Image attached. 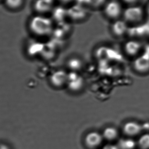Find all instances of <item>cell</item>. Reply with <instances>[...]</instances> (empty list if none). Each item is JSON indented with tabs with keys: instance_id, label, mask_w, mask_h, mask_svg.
Returning <instances> with one entry per match:
<instances>
[{
	"instance_id": "7402d4cb",
	"label": "cell",
	"mask_w": 149,
	"mask_h": 149,
	"mask_svg": "<svg viewBox=\"0 0 149 149\" xmlns=\"http://www.w3.org/2000/svg\"><path fill=\"white\" fill-rule=\"evenodd\" d=\"M148 17H149V6H148Z\"/></svg>"
},
{
	"instance_id": "2e32d148",
	"label": "cell",
	"mask_w": 149,
	"mask_h": 149,
	"mask_svg": "<svg viewBox=\"0 0 149 149\" xmlns=\"http://www.w3.org/2000/svg\"><path fill=\"white\" fill-rule=\"evenodd\" d=\"M7 7L13 9L17 10L22 6L24 0H4Z\"/></svg>"
},
{
	"instance_id": "ba28073f",
	"label": "cell",
	"mask_w": 149,
	"mask_h": 149,
	"mask_svg": "<svg viewBox=\"0 0 149 149\" xmlns=\"http://www.w3.org/2000/svg\"><path fill=\"white\" fill-rule=\"evenodd\" d=\"M141 46L140 42L134 40H131L126 42L125 45V51L129 56H134L139 52Z\"/></svg>"
},
{
	"instance_id": "52a82bcc",
	"label": "cell",
	"mask_w": 149,
	"mask_h": 149,
	"mask_svg": "<svg viewBox=\"0 0 149 149\" xmlns=\"http://www.w3.org/2000/svg\"><path fill=\"white\" fill-rule=\"evenodd\" d=\"M85 143L91 148H95L99 146L103 141V136L96 132L89 133L85 137Z\"/></svg>"
},
{
	"instance_id": "ffe728a7",
	"label": "cell",
	"mask_w": 149,
	"mask_h": 149,
	"mask_svg": "<svg viewBox=\"0 0 149 149\" xmlns=\"http://www.w3.org/2000/svg\"><path fill=\"white\" fill-rule=\"evenodd\" d=\"M125 2L128 4H133L134 3L136 2L138 0H123Z\"/></svg>"
},
{
	"instance_id": "5b68a950",
	"label": "cell",
	"mask_w": 149,
	"mask_h": 149,
	"mask_svg": "<svg viewBox=\"0 0 149 149\" xmlns=\"http://www.w3.org/2000/svg\"><path fill=\"white\" fill-rule=\"evenodd\" d=\"M68 86L71 90L77 91L81 89L83 85V79L74 72H72L68 74Z\"/></svg>"
},
{
	"instance_id": "e0dca14e",
	"label": "cell",
	"mask_w": 149,
	"mask_h": 149,
	"mask_svg": "<svg viewBox=\"0 0 149 149\" xmlns=\"http://www.w3.org/2000/svg\"><path fill=\"white\" fill-rule=\"evenodd\" d=\"M138 145L141 149H149V133L143 135L139 139Z\"/></svg>"
},
{
	"instance_id": "7a4b0ae2",
	"label": "cell",
	"mask_w": 149,
	"mask_h": 149,
	"mask_svg": "<svg viewBox=\"0 0 149 149\" xmlns=\"http://www.w3.org/2000/svg\"><path fill=\"white\" fill-rule=\"evenodd\" d=\"M143 9L139 6L129 7L125 10L123 13L125 20L130 23L140 22L143 19Z\"/></svg>"
},
{
	"instance_id": "277c9868",
	"label": "cell",
	"mask_w": 149,
	"mask_h": 149,
	"mask_svg": "<svg viewBox=\"0 0 149 149\" xmlns=\"http://www.w3.org/2000/svg\"><path fill=\"white\" fill-rule=\"evenodd\" d=\"M133 67L139 72H146L149 70V55L143 53L135 59L133 62Z\"/></svg>"
},
{
	"instance_id": "9a60e30c",
	"label": "cell",
	"mask_w": 149,
	"mask_h": 149,
	"mask_svg": "<svg viewBox=\"0 0 149 149\" xmlns=\"http://www.w3.org/2000/svg\"><path fill=\"white\" fill-rule=\"evenodd\" d=\"M54 80L55 82L57 85H61L66 80H68V74L62 70L57 72L54 74Z\"/></svg>"
},
{
	"instance_id": "8992f818",
	"label": "cell",
	"mask_w": 149,
	"mask_h": 149,
	"mask_svg": "<svg viewBox=\"0 0 149 149\" xmlns=\"http://www.w3.org/2000/svg\"><path fill=\"white\" fill-rule=\"evenodd\" d=\"M143 125L135 122H129L125 125L123 131L129 136H134L138 134L143 130Z\"/></svg>"
},
{
	"instance_id": "5bb4252c",
	"label": "cell",
	"mask_w": 149,
	"mask_h": 149,
	"mask_svg": "<svg viewBox=\"0 0 149 149\" xmlns=\"http://www.w3.org/2000/svg\"><path fill=\"white\" fill-rule=\"evenodd\" d=\"M120 149H133L136 146V143L132 139H122L118 142Z\"/></svg>"
},
{
	"instance_id": "8fae6325",
	"label": "cell",
	"mask_w": 149,
	"mask_h": 149,
	"mask_svg": "<svg viewBox=\"0 0 149 149\" xmlns=\"http://www.w3.org/2000/svg\"><path fill=\"white\" fill-rule=\"evenodd\" d=\"M129 32L132 36H145L149 35V25H143L133 27V28L128 29Z\"/></svg>"
},
{
	"instance_id": "44dd1931",
	"label": "cell",
	"mask_w": 149,
	"mask_h": 149,
	"mask_svg": "<svg viewBox=\"0 0 149 149\" xmlns=\"http://www.w3.org/2000/svg\"><path fill=\"white\" fill-rule=\"evenodd\" d=\"M145 53L149 55V45L146 47V49L145 50Z\"/></svg>"
},
{
	"instance_id": "7c38bea8",
	"label": "cell",
	"mask_w": 149,
	"mask_h": 149,
	"mask_svg": "<svg viewBox=\"0 0 149 149\" xmlns=\"http://www.w3.org/2000/svg\"><path fill=\"white\" fill-rule=\"evenodd\" d=\"M103 137L108 141H112L116 139L118 136V131L113 127H108L104 130Z\"/></svg>"
},
{
	"instance_id": "6da1fadb",
	"label": "cell",
	"mask_w": 149,
	"mask_h": 149,
	"mask_svg": "<svg viewBox=\"0 0 149 149\" xmlns=\"http://www.w3.org/2000/svg\"><path fill=\"white\" fill-rule=\"evenodd\" d=\"M31 31L38 36H46L52 32V22L48 18L37 16L34 17L30 22Z\"/></svg>"
},
{
	"instance_id": "d6986e66",
	"label": "cell",
	"mask_w": 149,
	"mask_h": 149,
	"mask_svg": "<svg viewBox=\"0 0 149 149\" xmlns=\"http://www.w3.org/2000/svg\"><path fill=\"white\" fill-rule=\"evenodd\" d=\"M103 149H118V148L115 145H106Z\"/></svg>"
},
{
	"instance_id": "4fadbf2b",
	"label": "cell",
	"mask_w": 149,
	"mask_h": 149,
	"mask_svg": "<svg viewBox=\"0 0 149 149\" xmlns=\"http://www.w3.org/2000/svg\"><path fill=\"white\" fill-rule=\"evenodd\" d=\"M68 68L74 71L80 70L83 65V63L82 60L78 58H70L68 62Z\"/></svg>"
},
{
	"instance_id": "3957f363",
	"label": "cell",
	"mask_w": 149,
	"mask_h": 149,
	"mask_svg": "<svg viewBox=\"0 0 149 149\" xmlns=\"http://www.w3.org/2000/svg\"><path fill=\"white\" fill-rule=\"evenodd\" d=\"M122 12L120 4L116 1H111L106 5L104 8L105 15L111 19L118 18Z\"/></svg>"
},
{
	"instance_id": "ac0fdd59",
	"label": "cell",
	"mask_w": 149,
	"mask_h": 149,
	"mask_svg": "<svg viewBox=\"0 0 149 149\" xmlns=\"http://www.w3.org/2000/svg\"><path fill=\"white\" fill-rule=\"evenodd\" d=\"M106 0H86L85 4L93 7L101 6L105 2Z\"/></svg>"
},
{
	"instance_id": "9c48e42d",
	"label": "cell",
	"mask_w": 149,
	"mask_h": 149,
	"mask_svg": "<svg viewBox=\"0 0 149 149\" xmlns=\"http://www.w3.org/2000/svg\"><path fill=\"white\" fill-rule=\"evenodd\" d=\"M128 28L125 21L118 20L112 25V31L116 36H122L127 33Z\"/></svg>"
},
{
	"instance_id": "30bf717a",
	"label": "cell",
	"mask_w": 149,
	"mask_h": 149,
	"mask_svg": "<svg viewBox=\"0 0 149 149\" xmlns=\"http://www.w3.org/2000/svg\"><path fill=\"white\" fill-rule=\"evenodd\" d=\"M70 15L73 19L80 20L86 16V12L81 5H77L72 7L69 10Z\"/></svg>"
}]
</instances>
